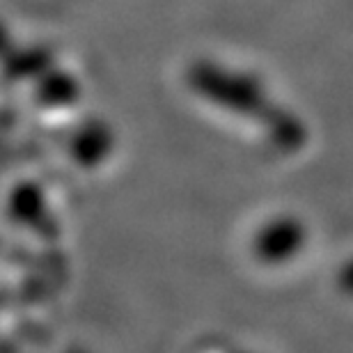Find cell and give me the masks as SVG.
I'll use <instances>...</instances> for the list:
<instances>
[{"label": "cell", "instance_id": "1", "mask_svg": "<svg viewBox=\"0 0 353 353\" xmlns=\"http://www.w3.org/2000/svg\"><path fill=\"white\" fill-rule=\"evenodd\" d=\"M186 81L190 92H195L211 105L264 124L262 129L278 150L296 152L305 143V124L292 110L275 101L257 74L216 60H195L186 69Z\"/></svg>", "mask_w": 353, "mask_h": 353}, {"label": "cell", "instance_id": "2", "mask_svg": "<svg viewBox=\"0 0 353 353\" xmlns=\"http://www.w3.org/2000/svg\"><path fill=\"white\" fill-rule=\"evenodd\" d=\"M307 232L299 218L275 216L273 221L264 223L252 239V252L262 264L278 266L287 264L305 248Z\"/></svg>", "mask_w": 353, "mask_h": 353}, {"label": "cell", "instance_id": "3", "mask_svg": "<svg viewBox=\"0 0 353 353\" xmlns=\"http://www.w3.org/2000/svg\"><path fill=\"white\" fill-rule=\"evenodd\" d=\"M112 136L110 126L99 122V119H90V122L81 124L76 133L69 140V152H72L74 161L79 165H99L101 161L112 152Z\"/></svg>", "mask_w": 353, "mask_h": 353}, {"label": "cell", "instance_id": "4", "mask_svg": "<svg viewBox=\"0 0 353 353\" xmlns=\"http://www.w3.org/2000/svg\"><path fill=\"white\" fill-rule=\"evenodd\" d=\"M3 67L12 79H39L41 74L55 67V55L46 46H23L14 44L3 55Z\"/></svg>", "mask_w": 353, "mask_h": 353}, {"label": "cell", "instance_id": "5", "mask_svg": "<svg viewBox=\"0 0 353 353\" xmlns=\"http://www.w3.org/2000/svg\"><path fill=\"white\" fill-rule=\"evenodd\" d=\"M46 197L44 190L34 183H21L12 190L10 195V216L17 221L19 225H26V228H37L41 230L44 223L48 221L46 214Z\"/></svg>", "mask_w": 353, "mask_h": 353}, {"label": "cell", "instance_id": "6", "mask_svg": "<svg viewBox=\"0 0 353 353\" xmlns=\"http://www.w3.org/2000/svg\"><path fill=\"white\" fill-rule=\"evenodd\" d=\"M37 101L46 108H65L81 97V85L65 69L51 67L37 79Z\"/></svg>", "mask_w": 353, "mask_h": 353}, {"label": "cell", "instance_id": "7", "mask_svg": "<svg viewBox=\"0 0 353 353\" xmlns=\"http://www.w3.org/2000/svg\"><path fill=\"white\" fill-rule=\"evenodd\" d=\"M12 46H14V39H12L10 30H7V28L0 23V58H3V55L10 51Z\"/></svg>", "mask_w": 353, "mask_h": 353}, {"label": "cell", "instance_id": "8", "mask_svg": "<svg viewBox=\"0 0 353 353\" xmlns=\"http://www.w3.org/2000/svg\"><path fill=\"white\" fill-rule=\"evenodd\" d=\"M76 353H81V351H76Z\"/></svg>", "mask_w": 353, "mask_h": 353}]
</instances>
